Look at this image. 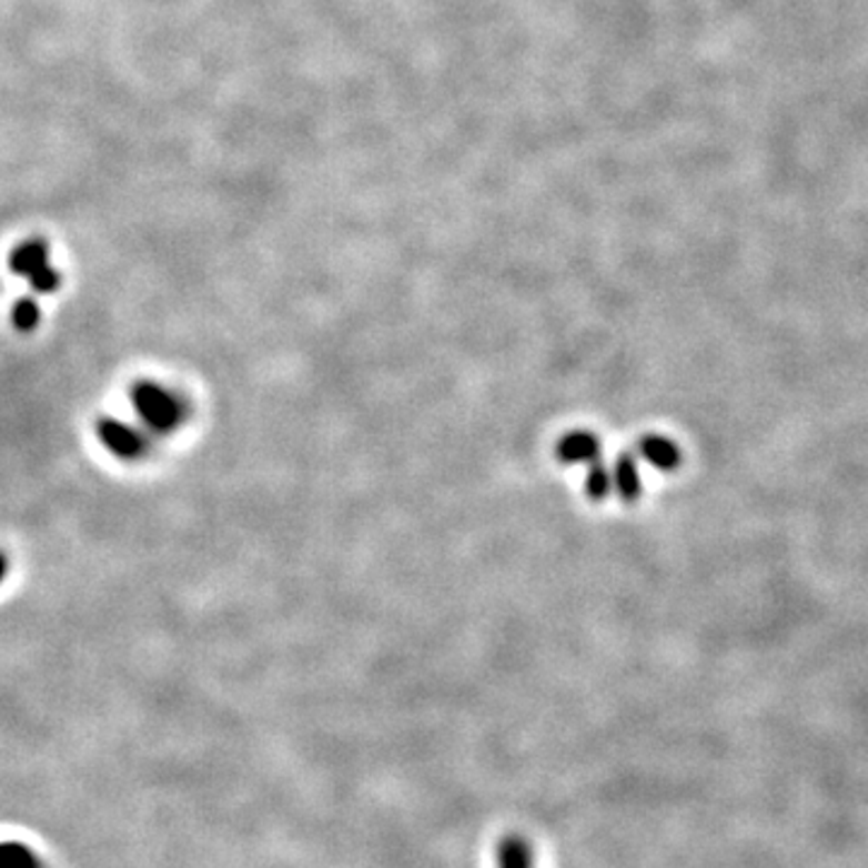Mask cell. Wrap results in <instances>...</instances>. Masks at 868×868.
<instances>
[{
	"label": "cell",
	"mask_w": 868,
	"mask_h": 868,
	"mask_svg": "<svg viewBox=\"0 0 868 868\" xmlns=\"http://www.w3.org/2000/svg\"><path fill=\"white\" fill-rule=\"evenodd\" d=\"M131 403L143 427L155 434H172L189 417L186 401L158 382L133 384Z\"/></svg>",
	"instance_id": "6da1fadb"
},
{
	"label": "cell",
	"mask_w": 868,
	"mask_h": 868,
	"mask_svg": "<svg viewBox=\"0 0 868 868\" xmlns=\"http://www.w3.org/2000/svg\"><path fill=\"white\" fill-rule=\"evenodd\" d=\"M97 437H100L109 454L123 461H138L150 452L148 432L138 425L125 423V420L102 417L100 423H97Z\"/></svg>",
	"instance_id": "7a4b0ae2"
},
{
	"label": "cell",
	"mask_w": 868,
	"mask_h": 868,
	"mask_svg": "<svg viewBox=\"0 0 868 868\" xmlns=\"http://www.w3.org/2000/svg\"><path fill=\"white\" fill-rule=\"evenodd\" d=\"M557 458L565 464H594L600 458V442L589 432H572L557 444Z\"/></svg>",
	"instance_id": "3957f363"
},
{
	"label": "cell",
	"mask_w": 868,
	"mask_h": 868,
	"mask_svg": "<svg viewBox=\"0 0 868 868\" xmlns=\"http://www.w3.org/2000/svg\"><path fill=\"white\" fill-rule=\"evenodd\" d=\"M44 265H49V249L44 242H27L12 251L10 256L12 273L22 277H32Z\"/></svg>",
	"instance_id": "277c9868"
},
{
	"label": "cell",
	"mask_w": 868,
	"mask_h": 868,
	"mask_svg": "<svg viewBox=\"0 0 868 868\" xmlns=\"http://www.w3.org/2000/svg\"><path fill=\"white\" fill-rule=\"evenodd\" d=\"M639 454L649 461L652 466L662 468V471H674L680 464V452L678 446L664 440V437H647L639 444Z\"/></svg>",
	"instance_id": "5b68a950"
},
{
	"label": "cell",
	"mask_w": 868,
	"mask_h": 868,
	"mask_svg": "<svg viewBox=\"0 0 868 868\" xmlns=\"http://www.w3.org/2000/svg\"><path fill=\"white\" fill-rule=\"evenodd\" d=\"M613 478V487L618 489L623 499H635L639 497L642 493V485H639V471H637V464L633 456H620L618 461H615V468L610 473Z\"/></svg>",
	"instance_id": "8992f818"
},
{
	"label": "cell",
	"mask_w": 868,
	"mask_h": 868,
	"mask_svg": "<svg viewBox=\"0 0 868 868\" xmlns=\"http://www.w3.org/2000/svg\"><path fill=\"white\" fill-rule=\"evenodd\" d=\"M499 868H534L531 861V847L522 837H507L497 849Z\"/></svg>",
	"instance_id": "52a82bcc"
},
{
	"label": "cell",
	"mask_w": 868,
	"mask_h": 868,
	"mask_svg": "<svg viewBox=\"0 0 868 868\" xmlns=\"http://www.w3.org/2000/svg\"><path fill=\"white\" fill-rule=\"evenodd\" d=\"M10 316H12V324H16L18 331L32 333L39 326V321H41V310H39V304L32 297H22V300H18L16 304H12Z\"/></svg>",
	"instance_id": "ba28073f"
},
{
	"label": "cell",
	"mask_w": 868,
	"mask_h": 868,
	"mask_svg": "<svg viewBox=\"0 0 868 868\" xmlns=\"http://www.w3.org/2000/svg\"><path fill=\"white\" fill-rule=\"evenodd\" d=\"M0 868H41V861L22 845H0Z\"/></svg>",
	"instance_id": "9c48e42d"
},
{
	"label": "cell",
	"mask_w": 868,
	"mask_h": 868,
	"mask_svg": "<svg viewBox=\"0 0 868 868\" xmlns=\"http://www.w3.org/2000/svg\"><path fill=\"white\" fill-rule=\"evenodd\" d=\"M613 487V478H610V471L600 464V461H594L592 464V471H589V478H586V489H589V495L594 499H604Z\"/></svg>",
	"instance_id": "30bf717a"
},
{
	"label": "cell",
	"mask_w": 868,
	"mask_h": 868,
	"mask_svg": "<svg viewBox=\"0 0 868 868\" xmlns=\"http://www.w3.org/2000/svg\"><path fill=\"white\" fill-rule=\"evenodd\" d=\"M27 280H30V287L37 292V295H51V292H55L61 285V273L51 269V265H44V269L37 271Z\"/></svg>",
	"instance_id": "8fae6325"
},
{
	"label": "cell",
	"mask_w": 868,
	"mask_h": 868,
	"mask_svg": "<svg viewBox=\"0 0 868 868\" xmlns=\"http://www.w3.org/2000/svg\"><path fill=\"white\" fill-rule=\"evenodd\" d=\"M6 574H8V557H6L3 553H0V584H3Z\"/></svg>",
	"instance_id": "7c38bea8"
}]
</instances>
